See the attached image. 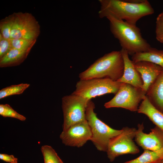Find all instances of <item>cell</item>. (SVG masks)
I'll return each instance as SVG.
<instances>
[{"label": "cell", "mask_w": 163, "mask_h": 163, "mask_svg": "<svg viewBox=\"0 0 163 163\" xmlns=\"http://www.w3.org/2000/svg\"><path fill=\"white\" fill-rule=\"evenodd\" d=\"M100 9L98 12L100 18L108 16L136 25L141 18L152 14L154 11L146 0H99Z\"/></svg>", "instance_id": "cell-1"}, {"label": "cell", "mask_w": 163, "mask_h": 163, "mask_svg": "<svg viewBox=\"0 0 163 163\" xmlns=\"http://www.w3.org/2000/svg\"><path fill=\"white\" fill-rule=\"evenodd\" d=\"M110 30L119 41L122 49L129 55L133 56L138 53L148 51L151 46L142 36L140 29L124 20L108 16Z\"/></svg>", "instance_id": "cell-2"}, {"label": "cell", "mask_w": 163, "mask_h": 163, "mask_svg": "<svg viewBox=\"0 0 163 163\" xmlns=\"http://www.w3.org/2000/svg\"><path fill=\"white\" fill-rule=\"evenodd\" d=\"M123 59L120 51H113L105 54L79 74L80 80L108 78L117 81L124 72Z\"/></svg>", "instance_id": "cell-3"}, {"label": "cell", "mask_w": 163, "mask_h": 163, "mask_svg": "<svg viewBox=\"0 0 163 163\" xmlns=\"http://www.w3.org/2000/svg\"><path fill=\"white\" fill-rule=\"evenodd\" d=\"M95 107L93 102L90 100L86 107L85 115L92 132L90 140L97 150L106 152L110 139L120 134L123 130L113 129L100 120L94 112Z\"/></svg>", "instance_id": "cell-4"}, {"label": "cell", "mask_w": 163, "mask_h": 163, "mask_svg": "<svg viewBox=\"0 0 163 163\" xmlns=\"http://www.w3.org/2000/svg\"><path fill=\"white\" fill-rule=\"evenodd\" d=\"M122 83L108 78H93L80 80L72 94L91 100L92 98L104 94H116Z\"/></svg>", "instance_id": "cell-5"}, {"label": "cell", "mask_w": 163, "mask_h": 163, "mask_svg": "<svg viewBox=\"0 0 163 163\" xmlns=\"http://www.w3.org/2000/svg\"><path fill=\"white\" fill-rule=\"evenodd\" d=\"M146 92L142 88L122 83L114 97L106 103L104 107L123 108L131 111H137L139 104L146 96Z\"/></svg>", "instance_id": "cell-6"}, {"label": "cell", "mask_w": 163, "mask_h": 163, "mask_svg": "<svg viewBox=\"0 0 163 163\" xmlns=\"http://www.w3.org/2000/svg\"><path fill=\"white\" fill-rule=\"evenodd\" d=\"M89 100L72 94L62 97V107L63 116L62 131H66L75 123L87 120L85 112Z\"/></svg>", "instance_id": "cell-7"}, {"label": "cell", "mask_w": 163, "mask_h": 163, "mask_svg": "<svg viewBox=\"0 0 163 163\" xmlns=\"http://www.w3.org/2000/svg\"><path fill=\"white\" fill-rule=\"evenodd\" d=\"M122 129V132L110 139L108 144L106 152L111 162L119 156L126 154H136L140 151L133 141L137 129L128 127Z\"/></svg>", "instance_id": "cell-8"}, {"label": "cell", "mask_w": 163, "mask_h": 163, "mask_svg": "<svg viewBox=\"0 0 163 163\" xmlns=\"http://www.w3.org/2000/svg\"><path fill=\"white\" fill-rule=\"evenodd\" d=\"M14 13L10 39L37 40L40 33V26L35 18L32 14L27 12Z\"/></svg>", "instance_id": "cell-9"}, {"label": "cell", "mask_w": 163, "mask_h": 163, "mask_svg": "<svg viewBox=\"0 0 163 163\" xmlns=\"http://www.w3.org/2000/svg\"><path fill=\"white\" fill-rule=\"evenodd\" d=\"M92 135L91 128L86 120L72 125L66 131H62L59 137L66 145L80 147L91 140Z\"/></svg>", "instance_id": "cell-10"}, {"label": "cell", "mask_w": 163, "mask_h": 163, "mask_svg": "<svg viewBox=\"0 0 163 163\" xmlns=\"http://www.w3.org/2000/svg\"><path fill=\"white\" fill-rule=\"evenodd\" d=\"M135 141L144 150L155 151L163 148V131L155 126L148 134L144 133L143 123L137 126Z\"/></svg>", "instance_id": "cell-11"}, {"label": "cell", "mask_w": 163, "mask_h": 163, "mask_svg": "<svg viewBox=\"0 0 163 163\" xmlns=\"http://www.w3.org/2000/svg\"><path fill=\"white\" fill-rule=\"evenodd\" d=\"M133 63L142 80V88L147 92L149 87L163 71V69L159 66L148 61H141Z\"/></svg>", "instance_id": "cell-12"}, {"label": "cell", "mask_w": 163, "mask_h": 163, "mask_svg": "<svg viewBox=\"0 0 163 163\" xmlns=\"http://www.w3.org/2000/svg\"><path fill=\"white\" fill-rule=\"evenodd\" d=\"M120 51L123 60L124 69L122 76L117 81L142 88L143 82L141 76L135 68L133 61L129 59L128 53L122 49Z\"/></svg>", "instance_id": "cell-13"}, {"label": "cell", "mask_w": 163, "mask_h": 163, "mask_svg": "<svg viewBox=\"0 0 163 163\" xmlns=\"http://www.w3.org/2000/svg\"><path fill=\"white\" fill-rule=\"evenodd\" d=\"M146 95L152 105L163 113V71L149 87Z\"/></svg>", "instance_id": "cell-14"}, {"label": "cell", "mask_w": 163, "mask_h": 163, "mask_svg": "<svg viewBox=\"0 0 163 163\" xmlns=\"http://www.w3.org/2000/svg\"><path fill=\"white\" fill-rule=\"evenodd\" d=\"M137 111L145 115L156 126L163 131V113L152 105L146 95L139 106Z\"/></svg>", "instance_id": "cell-15"}, {"label": "cell", "mask_w": 163, "mask_h": 163, "mask_svg": "<svg viewBox=\"0 0 163 163\" xmlns=\"http://www.w3.org/2000/svg\"><path fill=\"white\" fill-rule=\"evenodd\" d=\"M31 50H19L12 48L0 59V67H12L20 64L26 59Z\"/></svg>", "instance_id": "cell-16"}, {"label": "cell", "mask_w": 163, "mask_h": 163, "mask_svg": "<svg viewBox=\"0 0 163 163\" xmlns=\"http://www.w3.org/2000/svg\"><path fill=\"white\" fill-rule=\"evenodd\" d=\"M131 58L134 63L141 61H148L159 66L163 69V50L151 47L146 52L134 54Z\"/></svg>", "instance_id": "cell-17"}, {"label": "cell", "mask_w": 163, "mask_h": 163, "mask_svg": "<svg viewBox=\"0 0 163 163\" xmlns=\"http://www.w3.org/2000/svg\"><path fill=\"white\" fill-rule=\"evenodd\" d=\"M163 160V148L158 151L144 150L137 158L124 163H156Z\"/></svg>", "instance_id": "cell-18"}, {"label": "cell", "mask_w": 163, "mask_h": 163, "mask_svg": "<svg viewBox=\"0 0 163 163\" xmlns=\"http://www.w3.org/2000/svg\"><path fill=\"white\" fill-rule=\"evenodd\" d=\"M30 85L29 84L21 83L3 88L0 91V99L13 95L22 94Z\"/></svg>", "instance_id": "cell-19"}, {"label": "cell", "mask_w": 163, "mask_h": 163, "mask_svg": "<svg viewBox=\"0 0 163 163\" xmlns=\"http://www.w3.org/2000/svg\"><path fill=\"white\" fill-rule=\"evenodd\" d=\"M44 163H63L57 153L50 146L45 145L41 148Z\"/></svg>", "instance_id": "cell-20"}, {"label": "cell", "mask_w": 163, "mask_h": 163, "mask_svg": "<svg viewBox=\"0 0 163 163\" xmlns=\"http://www.w3.org/2000/svg\"><path fill=\"white\" fill-rule=\"evenodd\" d=\"M14 18V13H13L0 21V33L6 39H10V32Z\"/></svg>", "instance_id": "cell-21"}, {"label": "cell", "mask_w": 163, "mask_h": 163, "mask_svg": "<svg viewBox=\"0 0 163 163\" xmlns=\"http://www.w3.org/2000/svg\"><path fill=\"white\" fill-rule=\"evenodd\" d=\"M0 115L4 117L14 118L22 121L26 120L25 117L18 113L7 104H0Z\"/></svg>", "instance_id": "cell-22"}, {"label": "cell", "mask_w": 163, "mask_h": 163, "mask_svg": "<svg viewBox=\"0 0 163 163\" xmlns=\"http://www.w3.org/2000/svg\"><path fill=\"white\" fill-rule=\"evenodd\" d=\"M10 40L12 48L19 50H27L31 49L37 40L24 39H11Z\"/></svg>", "instance_id": "cell-23"}, {"label": "cell", "mask_w": 163, "mask_h": 163, "mask_svg": "<svg viewBox=\"0 0 163 163\" xmlns=\"http://www.w3.org/2000/svg\"><path fill=\"white\" fill-rule=\"evenodd\" d=\"M156 38L163 44V11L157 16L156 21Z\"/></svg>", "instance_id": "cell-24"}, {"label": "cell", "mask_w": 163, "mask_h": 163, "mask_svg": "<svg viewBox=\"0 0 163 163\" xmlns=\"http://www.w3.org/2000/svg\"><path fill=\"white\" fill-rule=\"evenodd\" d=\"M12 48L10 39L4 38L0 33V59L7 54Z\"/></svg>", "instance_id": "cell-25"}, {"label": "cell", "mask_w": 163, "mask_h": 163, "mask_svg": "<svg viewBox=\"0 0 163 163\" xmlns=\"http://www.w3.org/2000/svg\"><path fill=\"white\" fill-rule=\"evenodd\" d=\"M0 159L5 162L10 163H18V159L13 155L0 154Z\"/></svg>", "instance_id": "cell-26"}, {"label": "cell", "mask_w": 163, "mask_h": 163, "mask_svg": "<svg viewBox=\"0 0 163 163\" xmlns=\"http://www.w3.org/2000/svg\"><path fill=\"white\" fill-rule=\"evenodd\" d=\"M156 163H163V160L159 161Z\"/></svg>", "instance_id": "cell-27"}]
</instances>
